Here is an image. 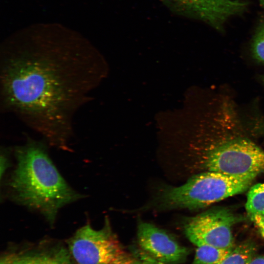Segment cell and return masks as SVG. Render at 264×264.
<instances>
[{
	"label": "cell",
	"mask_w": 264,
	"mask_h": 264,
	"mask_svg": "<svg viewBox=\"0 0 264 264\" xmlns=\"http://www.w3.org/2000/svg\"><path fill=\"white\" fill-rule=\"evenodd\" d=\"M232 249H223L209 245L198 246L191 264H220Z\"/></svg>",
	"instance_id": "30bf717a"
},
{
	"label": "cell",
	"mask_w": 264,
	"mask_h": 264,
	"mask_svg": "<svg viewBox=\"0 0 264 264\" xmlns=\"http://www.w3.org/2000/svg\"><path fill=\"white\" fill-rule=\"evenodd\" d=\"M251 51L253 58L264 64V19L256 28L251 43Z\"/></svg>",
	"instance_id": "4fadbf2b"
},
{
	"label": "cell",
	"mask_w": 264,
	"mask_h": 264,
	"mask_svg": "<svg viewBox=\"0 0 264 264\" xmlns=\"http://www.w3.org/2000/svg\"><path fill=\"white\" fill-rule=\"evenodd\" d=\"M259 1L262 6L264 8V0H259Z\"/></svg>",
	"instance_id": "ffe728a7"
},
{
	"label": "cell",
	"mask_w": 264,
	"mask_h": 264,
	"mask_svg": "<svg viewBox=\"0 0 264 264\" xmlns=\"http://www.w3.org/2000/svg\"><path fill=\"white\" fill-rule=\"evenodd\" d=\"M252 220L259 227L261 235L264 238V215L256 217Z\"/></svg>",
	"instance_id": "e0dca14e"
},
{
	"label": "cell",
	"mask_w": 264,
	"mask_h": 264,
	"mask_svg": "<svg viewBox=\"0 0 264 264\" xmlns=\"http://www.w3.org/2000/svg\"><path fill=\"white\" fill-rule=\"evenodd\" d=\"M15 254H8L3 255L0 258V264H14Z\"/></svg>",
	"instance_id": "ac0fdd59"
},
{
	"label": "cell",
	"mask_w": 264,
	"mask_h": 264,
	"mask_svg": "<svg viewBox=\"0 0 264 264\" xmlns=\"http://www.w3.org/2000/svg\"><path fill=\"white\" fill-rule=\"evenodd\" d=\"M41 28L12 36L0 48V110L70 151L75 116L106 78L105 58L73 32Z\"/></svg>",
	"instance_id": "6da1fadb"
},
{
	"label": "cell",
	"mask_w": 264,
	"mask_h": 264,
	"mask_svg": "<svg viewBox=\"0 0 264 264\" xmlns=\"http://www.w3.org/2000/svg\"><path fill=\"white\" fill-rule=\"evenodd\" d=\"M262 79L263 82L264 83V75L262 76Z\"/></svg>",
	"instance_id": "44dd1931"
},
{
	"label": "cell",
	"mask_w": 264,
	"mask_h": 264,
	"mask_svg": "<svg viewBox=\"0 0 264 264\" xmlns=\"http://www.w3.org/2000/svg\"><path fill=\"white\" fill-rule=\"evenodd\" d=\"M137 239L141 249L161 264L182 262L189 254L187 248L164 230L149 223H139Z\"/></svg>",
	"instance_id": "ba28073f"
},
{
	"label": "cell",
	"mask_w": 264,
	"mask_h": 264,
	"mask_svg": "<svg viewBox=\"0 0 264 264\" xmlns=\"http://www.w3.org/2000/svg\"><path fill=\"white\" fill-rule=\"evenodd\" d=\"M48 144L27 137L15 146L16 163L5 180L6 196L12 201L42 215L52 225L59 211L83 196L66 182L51 160Z\"/></svg>",
	"instance_id": "7a4b0ae2"
},
{
	"label": "cell",
	"mask_w": 264,
	"mask_h": 264,
	"mask_svg": "<svg viewBox=\"0 0 264 264\" xmlns=\"http://www.w3.org/2000/svg\"><path fill=\"white\" fill-rule=\"evenodd\" d=\"M254 178L236 177L209 171L192 176L180 186L164 189L158 195V200L164 208H202L243 192Z\"/></svg>",
	"instance_id": "3957f363"
},
{
	"label": "cell",
	"mask_w": 264,
	"mask_h": 264,
	"mask_svg": "<svg viewBox=\"0 0 264 264\" xmlns=\"http://www.w3.org/2000/svg\"><path fill=\"white\" fill-rule=\"evenodd\" d=\"M70 256L77 264H110L123 251L106 220L101 229L88 223L68 241Z\"/></svg>",
	"instance_id": "5b68a950"
},
{
	"label": "cell",
	"mask_w": 264,
	"mask_h": 264,
	"mask_svg": "<svg viewBox=\"0 0 264 264\" xmlns=\"http://www.w3.org/2000/svg\"><path fill=\"white\" fill-rule=\"evenodd\" d=\"M256 249L250 242L243 243L233 248L220 264H250L255 257Z\"/></svg>",
	"instance_id": "7c38bea8"
},
{
	"label": "cell",
	"mask_w": 264,
	"mask_h": 264,
	"mask_svg": "<svg viewBox=\"0 0 264 264\" xmlns=\"http://www.w3.org/2000/svg\"><path fill=\"white\" fill-rule=\"evenodd\" d=\"M135 255L138 258L141 264H161L142 250L136 251Z\"/></svg>",
	"instance_id": "2e32d148"
},
{
	"label": "cell",
	"mask_w": 264,
	"mask_h": 264,
	"mask_svg": "<svg viewBox=\"0 0 264 264\" xmlns=\"http://www.w3.org/2000/svg\"><path fill=\"white\" fill-rule=\"evenodd\" d=\"M205 166L209 171L233 176L255 177L264 171V150L246 137L229 135L211 148Z\"/></svg>",
	"instance_id": "277c9868"
},
{
	"label": "cell",
	"mask_w": 264,
	"mask_h": 264,
	"mask_svg": "<svg viewBox=\"0 0 264 264\" xmlns=\"http://www.w3.org/2000/svg\"><path fill=\"white\" fill-rule=\"evenodd\" d=\"M70 254L63 247L16 255L14 264H70Z\"/></svg>",
	"instance_id": "9c48e42d"
},
{
	"label": "cell",
	"mask_w": 264,
	"mask_h": 264,
	"mask_svg": "<svg viewBox=\"0 0 264 264\" xmlns=\"http://www.w3.org/2000/svg\"><path fill=\"white\" fill-rule=\"evenodd\" d=\"M237 220L226 209H213L190 219L184 227V232L190 241L197 246L232 249L234 242L232 227Z\"/></svg>",
	"instance_id": "8992f818"
},
{
	"label": "cell",
	"mask_w": 264,
	"mask_h": 264,
	"mask_svg": "<svg viewBox=\"0 0 264 264\" xmlns=\"http://www.w3.org/2000/svg\"><path fill=\"white\" fill-rule=\"evenodd\" d=\"M245 208L251 220L264 215V183H258L250 188Z\"/></svg>",
	"instance_id": "8fae6325"
},
{
	"label": "cell",
	"mask_w": 264,
	"mask_h": 264,
	"mask_svg": "<svg viewBox=\"0 0 264 264\" xmlns=\"http://www.w3.org/2000/svg\"><path fill=\"white\" fill-rule=\"evenodd\" d=\"M110 264H141L134 255L122 251Z\"/></svg>",
	"instance_id": "5bb4252c"
},
{
	"label": "cell",
	"mask_w": 264,
	"mask_h": 264,
	"mask_svg": "<svg viewBox=\"0 0 264 264\" xmlns=\"http://www.w3.org/2000/svg\"><path fill=\"white\" fill-rule=\"evenodd\" d=\"M173 12L201 21L216 30L223 32L231 18L247 10L249 2L244 0H162Z\"/></svg>",
	"instance_id": "52a82bcc"
},
{
	"label": "cell",
	"mask_w": 264,
	"mask_h": 264,
	"mask_svg": "<svg viewBox=\"0 0 264 264\" xmlns=\"http://www.w3.org/2000/svg\"><path fill=\"white\" fill-rule=\"evenodd\" d=\"M9 149L1 148L0 154V180L2 179L6 169L9 167L10 163L8 159Z\"/></svg>",
	"instance_id": "9a60e30c"
},
{
	"label": "cell",
	"mask_w": 264,
	"mask_h": 264,
	"mask_svg": "<svg viewBox=\"0 0 264 264\" xmlns=\"http://www.w3.org/2000/svg\"><path fill=\"white\" fill-rule=\"evenodd\" d=\"M250 264H264V255L255 257Z\"/></svg>",
	"instance_id": "d6986e66"
}]
</instances>
